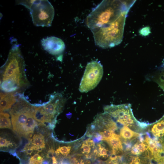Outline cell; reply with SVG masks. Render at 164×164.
<instances>
[{
    "instance_id": "6da1fadb",
    "label": "cell",
    "mask_w": 164,
    "mask_h": 164,
    "mask_svg": "<svg viewBox=\"0 0 164 164\" xmlns=\"http://www.w3.org/2000/svg\"><path fill=\"white\" fill-rule=\"evenodd\" d=\"M135 1L103 0L88 15L86 24L93 33L128 12Z\"/></svg>"
},
{
    "instance_id": "7a4b0ae2",
    "label": "cell",
    "mask_w": 164,
    "mask_h": 164,
    "mask_svg": "<svg viewBox=\"0 0 164 164\" xmlns=\"http://www.w3.org/2000/svg\"><path fill=\"white\" fill-rule=\"evenodd\" d=\"M24 61L19 45H13L5 63L1 67V88L6 92L15 91L27 82L25 72Z\"/></svg>"
},
{
    "instance_id": "3957f363",
    "label": "cell",
    "mask_w": 164,
    "mask_h": 164,
    "mask_svg": "<svg viewBox=\"0 0 164 164\" xmlns=\"http://www.w3.org/2000/svg\"><path fill=\"white\" fill-rule=\"evenodd\" d=\"M127 13H123L113 23L93 33L96 45L104 49L114 47L121 43Z\"/></svg>"
},
{
    "instance_id": "277c9868",
    "label": "cell",
    "mask_w": 164,
    "mask_h": 164,
    "mask_svg": "<svg viewBox=\"0 0 164 164\" xmlns=\"http://www.w3.org/2000/svg\"><path fill=\"white\" fill-rule=\"evenodd\" d=\"M29 9L34 25L47 27L51 26L54 10L48 0H33Z\"/></svg>"
},
{
    "instance_id": "5b68a950",
    "label": "cell",
    "mask_w": 164,
    "mask_h": 164,
    "mask_svg": "<svg viewBox=\"0 0 164 164\" xmlns=\"http://www.w3.org/2000/svg\"><path fill=\"white\" fill-rule=\"evenodd\" d=\"M103 68L101 63L93 60L88 63L79 85L82 93H86L94 89L101 80Z\"/></svg>"
},
{
    "instance_id": "8992f818",
    "label": "cell",
    "mask_w": 164,
    "mask_h": 164,
    "mask_svg": "<svg viewBox=\"0 0 164 164\" xmlns=\"http://www.w3.org/2000/svg\"><path fill=\"white\" fill-rule=\"evenodd\" d=\"M32 107L23 99H20L11 110V122L14 131L24 136V130L28 117L31 114Z\"/></svg>"
},
{
    "instance_id": "52a82bcc",
    "label": "cell",
    "mask_w": 164,
    "mask_h": 164,
    "mask_svg": "<svg viewBox=\"0 0 164 164\" xmlns=\"http://www.w3.org/2000/svg\"><path fill=\"white\" fill-rule=\"evenodd\" d=\"M65 101L64 97L60 94L57 93L53 95L47 104L43 106L46 114L54 123L57 116L62 111Z\"/></svg>"
},
{
    "instance_id": "ba28073f",
    "label": "cell",
    "mask_w": 164,
    "mask_h": 164,
    "mask_svg": "<svg viewBox=\"0 0 164 164\" xmlns=\"http://www.w3.org/2000/svg\"><path fill=\"white\" fill-rule=\"evenodd\" d=\"M41 42L43 48L53 55L61 54L65 49V43L63 40L55 36H51L43 38Z\"/></svg>"
},
{
    "instance_id": "9c48e42d",
    "label": "cell",
    "mask_w": 164,
    "mask_h": 164,
    "mask_svg": "<svg viewBox=\"0 0 164 164\" xmlns=\"http://www.w3.org/2000/svg\"><path fill=\"white\" fill-rule=\"evenodd\" d=\"M16 102V96L13 92L0 93V112L10 108Z\"/></svg>"
},
{
    "instance_id": "30bf717a",
    "label": "cell",
    "mask_w": 164,
    "mask_h": 164,
    "mask_svg": "<svg viewBox=\"0 0 164 164\" xmlns=\"http://www.w3.org/2000/svg\"><path fill=\"white\" fill-rule=\"evenodd\" d=\"M32 115L36 121L43 125L52 122L46 114L43 106L32 107Z\"/></svg>"
},
{
    "instance_id": "8fae6325",
    "label": "cell",
    "mask_w": 164,
    "mask_h": 164,
    "mask_svg": "<svg viewBox=\"0 0 164 164\" xmlns=\"http://www.w3.org/2000/svg\"><path fill=\"white\" fill-rule=\"evenodd\" d=\"M31 141L34 150L40 151L45 147L44 136L41 134H34Z\"/></svg>"
},
{
    "instance_id": "7c38bea8",
    "label": "cell",
    "mask_w": 164,
    "mask_h": 164,
    "mask_svg": "<svg viewBox=\"0 0 164 164\" xmlns=\"http://www.w3.org/2000/svg\"><path fill=\"white\" fill-rule=\"evenodd\" d=\"M120 139V136L114 133L110 138L107 141L111 146L112 149L116 148L122 151V146Z\"/></svg>"
},
{
    "instance_id": "4fadbf2b",
    "label": "cell",
    "mask_w": 164,
    "mask_h": 164,
    "mask_svg": "<svg viewBox=\"0 0 164 164\" xmlns=\"http://www.w3.org/2000/svg\"><path fill=\"white\" fill-rule=\"evenodd\" d=\"M9 115L7 113L0 112V127L1 128H11V121Z\"/></svg>"
},
{
    "instance_id": "5bb4252c",
    "label": "cell",
    "mask_w": 164,
    "mask_h": 164,
    "mask_svg": "<svg viewBox=\"0 0 164 164\" xmlns=\"http://www.w3.org/2000/svg\"><path fill=\"white\" fill-rule=\"evenodd\" d=\"M120 135L125 139H129L134 137H137L139 135L132 131L127 126H124L120 131Z\"/></svg>"
},
{
    "instance_id": "9a60e30c",
    "label": "cell",
    "mask_w": 164,
    "mask_h": 164,
    "mask_svg": "<svg viewBox=\"0 0 164 164\" xmlns=\"http://www.w3.org/2000/svg\"><path fill=\"white\" fill-rule=\"evenodd\" d=\"M94 142L91 139L89 138L85 141L82 144L81 147L82 153L87 156L89 157V154L91 150V147H94Z\"/></svg>"
},
{
    "instance_id": "2e32d148",
    "label": "cell",
    "mask_w": 164,
    "mask_h": 164,
    "mask_svg": "<svg viewBox=\"0 0 164 164\" xmlns=\"http://www.w3.org/2000/svg\"><path fill=\"white\" fill-rule=\"evenodd\" d=\"M155 79V82L164 92V63L159 70Z\"/></svg>"
},
{
    "instance_id": "e0dca14e",
    "label": "cell",
    "mask_w": 164,
    "mask_h": 164,
    "mask_svg": "<svg viewBox=\"0 0 164 164\" xmlns=\"http://www.w3.org/2000/svg\"><path fill=\"white\" fill-rule=\"evenodd\" d=\"M43 159L40 155L36 154L30 158L29 164H43Z\"/></svg>"
},
{
    "instance_id": "ac0fdd59",
    "label": "cell",
    "mask_w": 164,
    "mask_h": 164,
    "mask_svg": "<svg viewBox=\"0 0 164 164\" xmlns=\"http://www.w3.org/2000/svg\"><path fill=\"white\" fill-rule=\"evenodd\" d=\"M71 149L70 146L59 147L55 152L56 154H61L63 156H66L69 153Z\"/></svg>"
},
{
    "instance_id": "d6986e66",
    "label": "cell",
    "mask_w": 164,
    "mask_h": 164,
    "mask_svg": "<svg viewBox=\"0 0 164 164\" xmlns=\"http://www.w3.org/2000/svg\"><path fill=\"white\" fill-rule=\"evenodd\" d=\"M98 154L99 156L106 158L109 155L108 150L103 147L101 144L97 145Z\"/></svg>"
},
{
    "instance_id": "ffe728a7",
    "label": "cell",
    "mask_w": 164,
    "mask_h": 164,
    "mask_svg": "<svg viewBox=\"0 0 164 164\" xmlns=\"http://www.w3.org/2000/svg\"><path fill=\"white\" fill-rule=\"evenodd\" d=\"M113 133V131L109 128L104 129L103 131L99 133L102 136L103 140L106 141L110 138Z\"/></svg>"
},
{
    "instance_id": "44dd1931",
    "label": "cell",
    "mask_w": 164,
    "mask_h": 164,
    "mask_svg": "<svg viewBox=\"0 0 164 164\" xmlns=\"http://www.w3.org/2000/svg\"><path fill=\"white\" fill-rule=\"evenodd\" d=\"M13 145L10 141L2 137H0V148L8 147L9 146H12Z\"/></svg>"
},
{
    "instance_id": "7402d4cb",
    "label": "cell",
    "mask_w": 164,
    "mask_h": 164,
    "mask_svg": "<svg viewBox=\"0 0 164 164\" xmlns=\"http://www.w3.org/2000/svg\"><path fill=\"white\" fill-rule=\"evenodd\" d=\"M131 152L132 154L135 155H139L140 154L139 150L137 148L136 144L132 147Z\"/></svg>"
},
{
    "instance_id": "603a6c76",
    "label": "cell",
    "mask_w": 164,
    "mask_h": 164,
    "mask_svg": "<svg viewBox=\"0 0 164 164\" xmlns=\"http://www.w3.org/2000/svg\"><path fill=\"white\" fill-rule=\"evenodd\" d=\"M95 138L96 140L98 141L103 140V137L101 135L100 133H97L95 135Z\"/></svg>"
},
{
    "instance_id": "cb8c5ba5",
    "label": "cell",
    "mask_w": 164,
    "mask_h": 164,
    "mask_svg": "<svg viewBox=\"0 0 164 164\" xmlns=\"http://www.w3.org/2000/svg\"><path fill=\"white\" fill-rule=\"evenodd\" d=\"M118 156H117L115 154L112 153L110 157V159L111 160L115 161L118 159Z\"/></svg>"
},
{
    "instance_id": "d4e9b609",
    "label": "cell",
    "mask_w": 164,
    "mask_h": 164,
    "mask_svg": "<svg viewBox=\"0 0 164 164\" xmlns=\"http://www.w3.org/2000/svg\"><path fill=\"white\" fill-rule=\"evenodd\" d=\"M54 152L53 149H50L48 151L47 155V157L48 158H50L52 157L53 155Z\"/></svg>"
},
{
    "instance_id": "484cf974",
    "label": "cell",
    "mask_w": 164,
    "mask_h": 164,
    "mask_svg": "<svg viewBox=\"0 0 164 164\" xmlns=\"http://www.w3.org/2000/svg\"><path fill=\"white\" fill-rule=\"evenodd\" d=\"M146 150L145 148V147H143L140 149L139 152L140 153H142L144 152Z\"/></svg>"
},
{
    "instance_id": "4316f807",
    "label": "cell",
    "mask_w": 164,
    "mask_h": 164,
    "mask_svg": "<svg viewBox=\"0 0 164 164\" xmlns=\"http://www.w3.org/2000/svg\"><path fill=\"white\" fill-rule=\"evenodd\" d=\"M75 164H85L84 162H83V160H81L80 162H76V163Z\"/></svg>"
},
{
    "instance_id": "83f0119b",
    "label": "cell",
    "mask_w": 164,
    "mask_h": 164,
    "mask_svg": "<svg viewBox=\"0 0 164 164\" xmlns=\"http://www.w3.org/2000/svg\"><path fill=\"white\" fill-rule=\"evenodd\" d=\"M121 164H125L124 163H122Z\"/></svg>"
}]
</instances>
